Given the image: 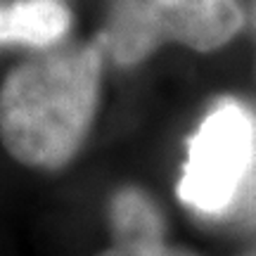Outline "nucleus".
Masks as SVG:
<instances>
[{
	"label": "nucleus",
	"mask_w": 256,
	"mask_h": 256,
	"mask_svg": "<svg viewBox=\"0 0 256 256\" xmlns=\"http://www.w3.org/2000/svg\"><path fill=\"white\" fill-rule=\"evenodd\" d=\"M102 46H83L19 64L0 88V140L17 162L64 166L98 110Z\"/></svg>",
	"instance_id": "obj_1"
},
{
	"label": "nucleus",
	"mask_w": 256,
	"mask_h": 256,
	"mask_svg": "<svg viewBox=\"0 0 256 256\" xmlns=\"http://www.w3.org/2000/svg\"><path fill=\"white\" fill-rule=\"evenodd\" d=\"M240 26L238 0H116L100 46L114 62L136 64L168 40L202 52L216 50Z\"/></svg>",
	"instance_id": "obj_2"
},
{
	"label": "nucleus",
	"mask_w": 256,
	"mask_h": 256,
	"mask_svg": "<svg viewBox=\"0 0 256 256\" xmlns=\"http://www.w3.org/2000/svg\"><path fill=\"white\" fill-rule=\"evenodd\" d=\"M254 159V114L240 102H220L188 145L178 197L202 214H220L235 202Z\"/></svg>",
	"instance_id": "obj_3"
},
{
	"label": "nucleus",
	"mask_w": 256,
	"mask_h": 256,
	"mask_svg": "<svg viewBox=\"0 0 256 256\" xmlns=\"http://www.w3.org/2000/svg\"><path fill=\"white\" fill-rule=\"evenodd\" d=\"M116 244L98 256H197L164 242V223L152 202L138 190H121L112 202Z\"/></svg>",
	"instance_id": "obj_4"
},
{
	"label": "nucleus",
	"mask_w": 256,
	"mask_h": 256,
	"mask_svg": "<svg viewBox=\"0 0 256 256\" xmlns=\"http://www.w3.org/2000/svg\"><path fill=\"white\" fill-rule=\"evenodd\" d=\"M69 12L60 0H19L0 5V43L50 46L64 36Z\"/></svg>",
	"instance_id": "obj_5"
}]
</instances>
